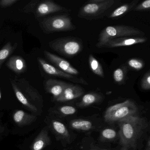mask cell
Returning a JSON list of instances; mask_svg holds the SVG:
<instances>
[{
	"mask_svg": "<svg viewBox=\"0 0 150 150\" xmlns=\"http://www.w3.org/2000/svg\"><path fill=\"white\" fill-rule=\"evenodd\" d=\"M118 123L122 149H135L137 140L148 127L147 122L144 118L135 115L121 120Z\"/></svg>",
	"mask_w": 150,
	"mask_h": 150,
	"instance_id": "obj_1",
	"label": "cell"
},
{
	"mask_svg": "<svg viewBox=\"0 0 150 150\" xmlns=\"http://www.w3.org/2000/svg\"><path fill=\"white\" fill-rule=\"evenodd\" d=\"M143 32L132 26H108L103 29L100 33L96 47L101 48L109 41L122 37L143 36Z\"/></svg>",
	"mask_w": 150,
	"mask_h": 150,
	"instance_id": "obj_2",
	"label": "cell"
},
{
	"mask_svg": "<svg viewBox=\"0 0 150 150\" xmlns=\"http://www.w3.org/2000/svg\"><path fill=\"white\" fill-rule=\"evenodd\" d=\"M137 112L138 109L135 103L128 100L108 107L105 112L104 118L106 122L114 123L130 116L137 115Z\"/></svg>",
	"mask_w": 150,
	"mask_h": 150,
	"instance_id": "obj_3",
	"label": "cell"
},
{
	"mask_svg": "<svg viewBox=\"0 0 150 150\" xmlns=\"http://www.w3.org/2000/svg\"><path fill=\"white\" fill-rule=\"evenodd\" d=\"M52 49L67 57H72L79 53L83 48L82 42L78 38L67 37L57 38L49 43Z\"/></svg>",
	"mask_w": 150,
	"mask_h": 150,
	"instance_id": "obj_4",
	"label": "cell"
},
{
	"mask_svg": "<svg viewBox=\"0 0 150 150\" xmlns=\"http://www.w3.org/2000/svg\"><path fill=\"white\" fill-rule=\"evenodd\" d=\"M44 32L50 33L74 30L75 27L68 15L52 16L45 18L40 23Z\"/></svg>",
	"mask_w": 150,
	"mask_h": 150,
	"instance_id": "obj_5",
	"label": "cell"
},
{
	"mask_svg": "<svg viewBox=\"0 0 150 150\" xmlns=\"http://www.w3.org/2000/svg\"><path fill=\"white\" fill-rule=\"evenodd\" d=\"M114 3V0L90 1L81 8L79 16L85 18L97 16L111 8Z\"/></svg>",
	"mask_w": 150,
	"mask_h": 150,
	"instance_id": "obj_6",
	"label": "cell"
},
{
	"mask_svg": "<svg viewBox=\"0 0 150 150\" xmlns=\"http://www.w3.org/2000/svg\"><path fill=\"white\" fill-rule=\"evenodd\" d=\"M38 60L43 70L48 75L58 77L61 78H65L76 83L82 84H83L85 85H88L87 82H86L83 78H79L74 75L67 74L59 69L55 66L49 64L42 58H38Z\"/></svg>",
	"mask_w": 150,
	"mask_h": 150,
	"instance_id": "obj_7",
	"label": "cell"
},
{
	"mask_svg": "<svg viewBox=\"0 0 150 150\" xmlns=\"http://www.w3.org/2000/svg\"><path fill=\"white\" fill-rule=\"evenodd\" d=\"M44 54L45 57L59 69L72 75H79L78 70L65 59L47 51L44 52Z\"/></svg>",
	"mask_w": 150,
	"mask_h": 150,
	"instance_id": "obj_8",
	"label": "cell"
},
{
	"mask_svg": "<svg viewBox=\"0 0 150 150\" xmlns=\"http://www.w3.org/2000/svg\"><path fill=\"white\" fill-rule=\"evenodd\" d=\"M147 38L144 37H128L117 38L109 41L103 48H113L120 47L128 46L144 43Z\"/></svg>",
	"mask_w": 150,
	"mask_h": 150,
	"instance_id": "obj_9",
	"label": "cell"
},
{
	"mask_svg": "<svg viewBox=\"0 0 150 150\" xmlns=\"http://www.w3.org/2000/svg\"><path fill=\"white\" fill-rule=\"evenodd\" d=\"M62 11H68L66 8L51 1L42 2L38 4L36 9V13L39 16H43L51 13Z\"/></svg>",
	"mask_w": 150,
	"mask_h": 150,
	"instance_id": "obj_10",
	"label": "cell"
},
{
	"mask_svg": "<svg viewBox=\"0 0 150 150\" xmlns=\"http://www.w3.org/2000/svg\"><path fill=\"white\" fill-rule=\"evenodd\" d=\"M70 84L63 81L49 79L46 82L45 87L47 92L52 94L54 99L56 100L62 94L64 90Z\"/></svg>",
	"mask_w": 150,
	"mask_h": 150,
	"instance_id": "obj_11",
	"label": "cell"
},
{
	"mask_svg": "<svg viewBox=\"0 0 150 150\" xmlns=\"http://www.w3.org/2000/svg\"><path fill=\"white\" fill-rule=\"evenodd\" d=\"M83 93L82 87L73 84H70L64 90L62 94L55 100L60 102L70 101L81 97Z\"/></svg>",
	"mask_w": 150,
	"mask_h": 150,
	"instance_id": "obj_12",
	"label": "cell"
},
{
	"mask_svg": "<svg viewBox=\"0 0 150 150\" xmlns=\"http://www.w3.org/2000/svg\"><path fill=\"white\" fill-rule=\"evenodd\" d=\"M51 139L48 134L47 129H42L32 145V150H42L50 145Z\"/></svg>",
	"mask_w": 150,
	"mask_h": 150,
	"instance_id": "obj_13",
	"label": "cell"
},
{
	"mask_svg": "<svg viewBox=\"0 0 150 150\" xmlns=\"http://www.w3.org/2000/svg\"><path fill=\"white\" fill-rule=\"evenodd\" d=\"M52 129L55 134L59 138L68 141L70 138V134L66 126L59 121L53 120L52 121Z\"/></svg>",
	"mask_w": 150,
	"mask_h": 150,
	"instance_id": "obj_14",
	"label": "cell"
},
{
	"mask_svg": "<svg viewBox=\"0 0 150 150\" xmlns=\"http://www.w3.org/2000/svg\"><path fill=\"white\" fill-rule=\"evenodd\" d=\"M8 68L16 73L24 72L26 69V64L24 60L18 56L11 57L7 63Z\"/></svg>",
	"mask_w": 150,
	"mask_h": 150,
	"instance_id": "obj_15",
	"label": "cell"
},
{
	"mask_svg": "<svg viewBox=\"0 0 150 150\" xmlns=\"http://www.w3.org/2000/svg\"><path fill=\"white\" fill-rule=\"evenodd\" d=\"M37 118L34 115L25 112L22 110L17 111L13 115V119L18 125L25 126L30 124L35 121Z\"/></svg>",
	"mask_w": 150,
	"mask_h": 150,
	"instance_id": "obj_16",
	"label": "cell"
},
{
	"mask_svg": "<svg viewBox=\"0 0 150 150\" xmlns=\"http://www.w3.org/2000/svg\"><path fill=\"white\" fill-rule=\"evenodd\" d=\"M102 100V97L100 94L95 92H90L84 95L81 101L77 104V105L80 107H86L99 103Z\"/></svg>",
	"mask_w": 150,
	"mask_h": 150,
	"instance_id": "obj_17",
	"label": "cell"
},
{
	"mask_svg": "<svg viewBox=\"0 0 150 150\" xmlns=\"http://www.w3.org/2000/svg\"><path fill=\"white\" fill-rule=\"evenodd\" d=\"M70 126L72 128L75 130L87 131L92 129L93 124L90 121L79 119L71 121Z\"/></svg>",
	"mask_w": 150,
	"mask_h": 150,
	"instance_id": "obj_18",
	"label": "cell"
},
{
	"mask_svg": "<svg viewBox=\"0 0 150 150\" xmlns=\"http://www.w3.org/2000/svg\"><path fill=\"white\" fill-rule=\"evenodd\" d=\"M138 1H133L130 3L126 4L118 7L110 14L109 18H115L124 15L132 9H134Z\"/></svg>",
	"mask_w": 150,
	"mask_h": 150,
	"instance_id": "obj_19",
	"label": "cell"
},
{
	"mask_svg": "<svg viewBox=\"0 0 150 150\" xmlns=\"http://www.w3.org/2000/svg\"><path fill=\"white\" fill-rule=\"evenodd\" d=\"M89 63L91 70L95 75L104 78L105 76L103 68L99 62L92 55H89Z\"/></svg>",
	"mask_w": 150,
	"mask_h": 150,
	"instance_id": "obj_20",
	"label": "cell"
},
{
	"mask_svg": "<svg viewBox=\"0 0 150 150\" xmlns=\"http://www.w3.org/2000/svg\"><path fill=\"white\" fill-rule=\"evenodd\" d=\"M12 85L13 90H14L15 94H16V97L18 100H19V102L31 111L34 112H37L38 109L36 108V107L29 102L26 98L25 97L24 95L18 89L17 87L15 85L12 84Z\"/></svg>",
	"mask_w": 150,
	"mask_h": 150,
	"instance_id": "obj_21",
	"label": "cell"
},
{
	"mask_svg": "<svg viewBox=\"0 0 150 150\" xmlns=\"http://www.w3.org/2000/svg\"><path fill=\"white\" fill-rule=\"evenodd\" d=\"M117 136L116 131L112 129L107 128L103 129L100 134V139L102 141H110L114 140Z\"/></svg>",
	"mask_w": 150,
	"mask_h": 150,
	"instance_id": "obj_22",
	"label": "cell"
},
{
	"mask_svg": "<svg viewBox=\"0 0 150 150\" xmlns=\"http://www.w3.org/2000/svg\"><path fill=\"white\" fill-rule=\"evenodd\" d=\"M14 48L10 43H8L4 47L0 50V66L1 63L11 53Z\"/></svg>",
	"mask_w": 150,
	"mask_h": 150,
	"instance_id": "obj_23",
	"label": "cell"
},
{
	"mask_svg": "<svg viewBox=\"0 0 150 150\" xmlns=\"http://www.w3.org/2000/svg\"><path fill=\"white\" fill-rule=\"evenodd\" d=\"M127 64L131 68L136 70H141L144 67V63L142 61L135 58L129 60Z\"/></svg>",
	"mask_w": 150,
	"mask_h": 150,
	"instance_id": "obj_24",
	"label": "cell"
},
{
	"mask_svg": "<svg viewBox=\"0 0 150 150\" xmlns=\"http://www.w3.org/2000/svg\"><path fill=\"white\" fill-rule=\"evenodd\" d=\"M113 78L116 82L120 83L123 82L125 78V72L122 68L115 70L113 73Z\"/></svg>",
	"mask_w": 150,
	"mask_h": 150,
	"instance_id": "obj_25",
	"label": "cell"
},
{
	"mask_svg": "<svg viewBox=\"0 0 150 150\" xmlns=\"http://www.w3.org/2000/svg\"><path fill=\"white\" fill-rule=\"evenodd\" d=\"M59 111L62 114L65 115H73L76 112V109L72 106L65 105L61 107Z\"/></svg>",
	"mask_w": 150,
	"mask_h": 150,
	"instance_id": "obj_26",
	"label": "cell"
},
{
	"mask_svg": "<svg viewBox=\"0 0 150 150\" xmlns=\"http://www.w3.org/2000/svg\"><path fill=\"white\" fill-rule=\"evenodd\" d=\"M136 11H150V0L144 1L140 4L137 5L134 9Z\"/></svg>",
	"mask_w": 150,
	"mask_h": 150,
	"instance_id": "obj_27",
	"label": "cell"
},
{
	"mask_svg": "<svg viewBox=\"0 0 150 150\" xmlns=\"http://www.w3.org/2000/svg\"><path fill=\"white\" fill-rule=\"evenodd\" d=\"M141 86L143 90H150V71L144 76L141 82Z\"/></svg>",
	"mask_w": 150,
	"mask_h": 150,
	"instance_id": "obj_28",
	"label": "cell"
},
{
	"mask_svg": "<svg viewBox=\"0 0 150 150\" xmlns=\"http://www.w3.org/2000/svg\"><path fill=\"white\" fill-rule=\"evenodd\" d=\"M17 0H2L0 1V6L4 8L10 6L17 1Z\"/></svg>",
	"mask_w": 150,
	"mask_h": 150,
	"instance_id": "obj_29",
	"label": "cell"
},
{
	"mask_svg": "<svg viewBox=\"0 0 150 150\" xmlns=\"http://www.w3.org/2000/svg\"><path fill=\"white\" fill-rule=\"evenodd\" d=\"M146 150H150V137L148 140L147 142V147H146Z\"/></svg>",
	"mask_w": 150,
	"mask_h": 150,
	"instance_id": "obj_30",
	"label": "cell"
},
{
	"mask_svg": "<svg viewBox=\"0 0 150 150\" xmlns=\"http://www.w3.org/2000/svg\"><path fill=\"white\" fill-rule=\"evenodd\" d=\"M0 98H1V93H0Z\"/></svg>",
	"mask_w": 150,
	"mask_h": 150,
	"instance_id": "obj_31",
	"label": "cell"
},
{
	"mask_svg": "<svg viewBox=\"0 0 150 150\" xmlns=\"http://www.w3.org/2000/svg\"><path fill=\"white\" fill-rule=\"evenodd\" d=\"M108 150L104 149V150Z\"/></svg>",
	"mask_w": 150,
	"mask_h": 150,
	"instance_id": "obj_32",
	"label": "cell"
},
{
	"mask_svg": "<svg viewBox=\"0 0 150 150\" xmlns=\"http://www.w3.org/2000/svg\"></svg>",
	"mask_w": 150,
	"mask_h": 150,
	"instance_id": "obj_33",
	"label": "cell"
}]
</instances>
